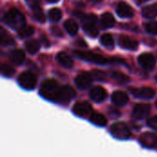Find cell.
<instances>
[{
	"label": "cell",
	"mask_w": 157,
	"mask_h": 157,
	"mask_svg": "<svg viewBox=\"0 0 157 157\" xmlns=\"http://www.w3.org/2000/svg\"><path fill=\"white\" fill-rule=\"evenodd\" d=\"M60 87L61 86L58 85V83L55 80L47 79L40 86V95L47 100L55 102L58 92L60 90Z\"/></svg>",
	"instance_id": "6da1fadb"
},
{
	"label": "cell",
	"mask_w": 157,
	"mask_h": 157,
	"mask_svg": "<svg viewBox=\"0 0 157 157\" xmlns=\"http://www.w3.org/2000/svg\"><path fill=\"white\" fill-rule=\"evenodd\" d=\"M4 20L10 28L17 30L23 26H25V22H26L24 15L16 8H10L6 13L4 17Z\"/></svg>",
	"instance_id": "7a4b0ae2"
},
{
	"label": "cell",
	"mask_w": 157,
	"mask_h": 157,
	"mask_svg": "<svg viewBox=\"0 0 157 157\" xmlns=\"http://www.w3.org/2000/svg\"><path fill=\"white\" fill-rule=\"evenodd\" d=\"M74 54L82 59V60H85V61H87V62H91V63H97V64H107V63H119V62H123L121 60H117V59H108L102 55H99V54H95V53H92L90 52H81V51H75L74 52Z\"/></svg>",
	"instance_id": "3957f363"
},
{
	"label": "cell",
	"mask_w": 157,
	"mask_h": 157,
	"mask_svg": "<svg viewBox=\"0 0 157 157\" xmlns=\"http://www.w3.org/2000/svg\"><path fill=\"white\" fill-rule=\"evenodd\" d=\"M97 16L95 14H88L82 17V25L84 31L92 38H96L98 34V29L96 26Z\"/></svg>",
	"instance_id": "277c9868"
},
{
	"label": "cell",
	"mask_w": 157,
	"mask_h": 157,
	"mask_svg": "<svg viewBox=\"0 0 157 157\" xmlns=\"http://www.w3.org/2000/svg\"><path fill=\"white\" fill-rule=\"evenodd\" d=\"M110 133L114 138L119 140H127L132 135L129 127L124 122L114 123L110 127Z\"/></svg>",
	"instance_id": "5b68a950"
},
{
	"label": "cell",
	"mask_w": 157,
	"mask_h": 157,
	"mask_svg": "<svg viewBox=\"0 0 157 157\" xmlns=\"http://www.w3.org/2000/svg\"><path fill=\"white\" fill-rule=\"evenodd\" d=\"M19 86L26 90H32L37 85V78L31 72H23L17 77Z\"/></svg>",
	"instance_id": "8992f818"
},
{
	"label": "cell",
	"mask_w": 157,
	"mask_h": 157,
	"mask_svg": "<svg viewBox=\"0 0 157 157\" xmlns=\"http://www.w3.org/2000/svg\"><path fill=\"white\" fill-rule=\"evenodd\" d=\"M75 97V91L70 86H63L60 87L55 102L60 104H68Z\"/></svg>",
	"instance_id": "52a82bcc"
},
{
	"label": "cell",
	"mask_w": 157,
	"mask_h": 157,
	"mask_svg": "<svg viewBox=\"0 0 157 157\" xmlns=\"http://www.w3.org/2000/svg\"><path fill=\"white\" fill-rule=\"evenodd\" d=\"M73 112L75 115L80 118H90V116L93 114V109L88 102L81 101L75 104L73 108Z\"/></svg>",
	"instance_id": "ba28073f"
},
{
	"label": "cell",
	"mask_w": 157,
	"mask_h": 157,
	"mask_svg": "<svg viewBox=\"0 0 157 157\" xmlns=\"http://www.w3.org/2000/svg\"><path fill=\"white\" fill-rule=\"evenodd\" d=\"M132 94L141 99H151L155 96V91L150 87H141V88H131Z\"/></svg>",
	"instance_id": "9c48e42d"
},
{
	"label": "cell",
	"mask_w": 157,
	"mask_h": 157,
	"mask_svg": "<svg viewBox=\"0 0 157 157\" xmlns=\"http://www.w3.org/2000/svg\"><path fill=\"white\" fill-rule=\"evenodd\" d=\"M139 142L145 148H154L157 145V135L154 132H144L141 135Z\"/></svg>",
	"instance_id": "30bf717a"
},
{
	"label": "cell",
	"mask_w": 157,
	"mask_h": 157,
	"mask_svg": "<svg viewBox=\"0 0 157 157\" xmlns=\"http://www.w3.org/2000/svg\"><path fill=\"white\" fill-rule=\"evenodd\" d=\"M93 81V75L89 73H82L75 77V85L80 89H86Z\"/></svg>",
	"instance_id": "8fae6325"
},
{
	"label": "cell",
	"mask_w": 157,
	"mask_h": 157,
	"mask_svg": "<svg viewBox=\"0 0 157 157\" xmlns=\"http://www.w3.org/2000/svg\"><path fill=\"white\" fill-rule=\"evenodd\" d=\"M138 62L146 70H152L155 66V58L151 53H142L138 58Z\"/></svg>",
	"instance_id": "7c38bea8"
},
{
	"label": "cell",
	"mask_w": 157,
	"mask_h": 157,
	"mask_svg": "<svg viewBox=\"0 0 157 157\" xmlns=\"http://www.w3.org/2000/svg\"><path fill=\"white\" fill-rule=\"evenodd\" d=\"M150 110H151L150 105L144 104V103L137 104V105H135V107L132 110V116L137 120H142V119L146 118L149 115Z\"/></svg>",
	"instance_id": "4fadbf2b"
},
{
	"label": "cell",
	"mask_w": 157,
	"mask_h": 157,
	"mask_svg": "<svg viewBox=\"0 0 157 157\" xmlns=\"http://www.w3.org/2000/svg\"><path fill=\"white\" fill-rule=\"evenodd\" d=\"M116 11H117V14L119 15V17H121L122 18H131L134 16V10L132 9V7L130 5H128L125 2L119 3Z\"/></svg>",
	"instance_id": "5bb4252c"
},
{
	"label": "cell",
	"mask_w": 157,
	"mask_h": 157,
	"mask_svg": "<svg viewBox=\"0 0 157 157\" xmlns=\"http://www.w3.org/2000/svg\"><path fill=\"white\" fill-rule=\"evenodd\" d=\"M89 96H90V98L97 102V103H100L102 101H104L108 96L107 94V91L104 87L102 86H95L93 87L91 90H90V93H89Z\"/></svg>",
	"instance_id": "9a60e30c"
},
{
	"label": "cell",
	"mask_w": 157,
	"mask_h": 157,
	"mask_svg": "<svg viewBox=\"0 0 157 157\" xmlns=\"http://www.w3.org/2000/svg\"><path fill=\"white\" fill-rule=\"evenodd\" d=\"M119 45L122 49H126V50H130V51H135L138 49L139 43H138V41H136L133 39L129 38L128 36L121 35L119 38Z\"/></svg>",
	"instance_id": "2e32d148"
},
{
	"label": "cell",
	"mask_w": 157,
	"mask_h": 157,
	"mask_svg": "<svg viewBox=\"0 0 157 157\" xmlns=\"http://www.w3.org/2000/svg\"><path fill=\"white\" fill-rule=\"evenodd\" d=\"M111 100L112 102L118 106V107H122V106H125L128 101H129V97L128 95L123 92V91H121V90H118V91H115L112 96H111Z\"/></svg>",
	"instance_id": "e0dca14e"
},
{
	"label": "cell",
	"mask_w": 157,
	"mask_h": 157,
	"mask_svg": "<svg viewBox=\"0 0 157 157\" xmlns=\"http://www.w3.org/2000/svg\"><path fill=\"white\" fill-rule=\"evenodd\" d=\"M8 58H9V60H10L13 63H15V64H17V65H19V64H21V63L24 62V60H25V53H24V52H23L22 50H20V49H15V50H12V51L9 52Z\"/></svg>",
	"instance_id": "ac0fdd59"
},
{
	"label": "cell",
	"mask_w": 157,
	"mask_h": 157,
	"mask_svg": "<svg viewBox=\"0 0 157 157\" xmlns=\"http://www.w3.org/2000/svg\"><path fill=\"white\" fill-rule=\"evenodd\" d=\"M100 25L103 29H109L115 25V18L111 13L106 12L100 17Z\"/></svg>",
	"instance_id": "d6986e66"
},
{
	"label": "cell",
	"mask_w": 157,
	"mask_h": 157,
	"mask_svg": "<svg viewBox=\"0 0 157 157\" xmlns=\"http://www.w3.org/2000/svg\"><path fill=\"white\" fill-rule=\"evenodd\" d=\"M56 60L64 68H71L74 64L72 58L69 55H67L65 52H59L56 55Z\"/></svg>",
	"instance_id": "ffe728a7"
},
{
	"label": "cell",
	"mask_w": 157,
	"mask_h": 157,
	"mask_svg": "<svg viewBox=\"0 0 157 157\" xmlns=\"http://www.w3.org/2000/svg\"><path fill=\"white\" fill-rule=\"evenodd\" d=\"M143 16L146 18H155L157 17V4L149 5L143 8Z\"/></svg>",
	"instance_id": "44dd1931"
},
{
	"label": "cell",
	"mask_w": 157,
	"mask_h": 157,
	"mask_svg": "<svg viewBox=\"0 0 157 157\" xmlns=\"http://www.w3.org/2000/svg\"><path fill=\"white\" fill-rule=\"evenodd\" d=\"M90 121L99 127H103L106 126L107 124V119L104 115L100 114V113H93L90 116Z\"/></svg>",
	"instance_id": "7402d4cb"
},
{
	"label": "cell",
	"mask_w": 157,
	"mask_h": 157,
	"mask_svg": "<svg viewBox=\"0 0 157 157\" xmlns=\"http://www.w3.org/2000/svg\"><path fill=\"white\" fill-rule=\"evenodd\" d=\"M64 28H65L66 31L72 36L75 35L78 31V25L73 19H67L64 22Z\"/></svg>",
	"instance_id": "603a6c76"
},
{
	"label": "cell",
	"mask_w": 157,
	"mask_h": 157,
	"mask_svg": "<svg viewBox=\"0 0 157 157\" xmlns=\"http://www.w3.org/2000/svg\"><path fill=\"white\" fill-rule=\"evenodd\" d=\"M25 48H26L27 52H29V53L35 54L40 50V43L35 40H29L26 41Z\"/></svg>",
	"instance_id": "cb8c5ba5"
},
{
	"label": "cell",
	"mask_w": 157,
	"mask_h": 157,
	"mask_svg": "<svg viewBox=\"0 0 157 157\" xmlns=\"http://www.w3.org/2000/svg\"><path fill=\"white\" fill-rule=\"evenodd\" d=\"M34 33V28L32 26L25 25L17 30V35L19 38H27Z\"/></svg>",
	"instance_id": "d4e9b609"
},
{
	"label": "cell",
	"mask_w": 157,
	"mask_h": 157,
	"mask_svg": "<svg viewBox=\"0 0 157 157\" xmlns=\"http://www.w3.org/2000/svg\"><path fill=\"white\" fill-rule=\"evenodd\" d=\"M0 42L2 45H13L15 43V40L11 38V36H9L5 30L4 29H0Z\"/></svg>",
	"instance_id": "484cf974"
},
{
	"label": "cell",
	"mask_w": 157,
	"mask_h": 157,
	"mask_svg": "<svg viewBox=\"0 0 157 157\" xmlns=\"http://www.w3.org/2000/svg\"><path fill=\"white\" fill-rule=\"evenodd\" d=\"M100 43L107 47V48H112L114 45V40L112 35L109 34V33H105L100 37Z\"/></svg>",
	"instance_id": "4316f807"
},
{
	"label": "cell",
	"mask_w": 157,
	"mask_h": 157,
	"mask_svg": "<svg viewBox=\"0 0 157 157\" xmlns=\"http://www.w3.org/2000/svg\"><path fill=\"white\" fill-rule=\"evenodd\" d=\"M111 76L116 82H118L121 85H124V84H126V83H128L130 81L129 76H127L126 75H124V74H122L121 72H113Z\"/></svg>",
	"instance_id": "83f0119b"
},
{
	"label": "cell",
	"mask_w": 157,
	"mask_h": 157,
	"mask_svg": "<svg viewBox=\"0 0 157 157\" xmlns=\"http://www.w3.org/2000/svg\"><path fill=\"white\" fill-rule=\"evenodd\" d=\"M32 14H33L34 18H35L36 20H38L39 22H40V23L45 22V20H46L45 15H44L43 11L41 10V8H40V6L32 8Z\"/></svg>",
	"instance_id": "f1b7e54d"
},
{
	"label": "cell",
	"mask_w": 157,
	"mask_h": 157,
	"mask_svg": "<svg viewBox=\"0 0 157 157\" xmlns=\"http://www.w3.org/2000/svg\"><path fill=\"white\" fill-rule=\"evenodd\" d=\"M49 17H50V19L52 21L57 22V21H59L62 18V11L59 8H57V7L52 8L49 11Z\"/></svg>",
	"instance_id": "f546056e"
},
{
	"label": "cell",
	"mask_w": 157,
	"mask_h": 157,
	"mask_svg": "<svg viewBox=\"0 0 157 157\" xmlns=\"http://www.w3.org/2000/svg\"><path fill=\"white\" fill-rule=\"evenodd\" d=\"M1 73L6 77H11L15 74V69L6 63H2L1 65Z\"/></svg>",
	"instance_id": "4dcf8cb0"
},
{
	"label": "cell",
	"mask_w": 157,
	"mask_h": 157,
	"mask_svg": "<svg viewBox=\"0 0 157 157\" xmlns=\"http://www.w3.org/2000/svg\"><path fill=\"white\" fill-rule=\"evenodd\" d=\"M145 30L152 34V35H157V22L156 21H150L144 24Z\"/></svg>",
	"instance_id": "1f68e13d"
},
{
	"label": "cell",
	"mask_w": 157,
	"mask_h": 157,
	"mask_svg": "<svg viewBox=\"0 0 157 157\" xmlns=\"http://www.w3.org/2000/svg\"><path fill=\"white\" fill-rule=\"evenodd\" d=\"M93 77L96 78L97 80H99V81H102L103 79H105V73L101 72V71H98V70H94L93 71V74H92Z\"/></svg>",
	"instance_id": "d6a6232c"
},
{
	"label": "cell",
	"mask_w": 157,
	"mask_h": 157,
	"mask_svg": "<svg viewBox=\"0 0 157 157\" xmlns=\"http://www.w3.org/2000/svg\"><path fill=\"white\" fill-rule=\"evenodd\" d=\"M147 124L150 128L157 131V116H155L147 121Z\"/></svg>",
	"instance_id": "836d02e7"
},
{
	"label": "cell",
	"mask_w": 157,
	"mask_h": 157,
	"mask_svg": "<svg viewBox=\"0 0 157 157\" xmlns=\"http://www.w3.org/2000/svg\"><path fill=\"white\" fill-rule=\"evenodd\" d=\"M51 31H52V33L55 36V37H63V32H62V30L60 29V28H58V27H52L51 28Z\"/></svg>",
	"instance_id": "e575fe53"
},
{
	"label": "cell",
	"mask_w": 157,
	"mask_h": 157,
	"mask_svg": "<svg viewBox=\"0 0 157 157\" xmlns=\"http://www.w3.org/2000/svg\"><path fill=\"white\" fill-rule=\"evenodd\" d=\"M25 1L31 8L38 7L40 6V0H25Z\"/></svg>",
	"instance_id": "d590c367"
},
{
	"label": "cell",
	"mask_w": 157,
	"mask_h": 157,
	"mask_svg": "<svg viewBox=\"0 0 157 157\" xmlns=\"http://www.w3.org/2000/svg\"><path fill=\"white\" fill-rule=\"evenodd\" d=\"M41 41H42V43H43V45L45 46V47H49L50 45H49V41L46 40V38H41Z\"/></svg>",
	"instance_id": "8d00e7d4"
},
{
	"label": "cell",
	"mask_w": 157,
	"mask_h": 157,
	"mask_svg": "<svg viewBox=\"0 0 157 157\" xmlns=\"http://www.w3.org/2000/svg\"><path fill=\"white\" fill-rule=\"evenodd\" d=\"M48 3H57L59 0H46Z\"/></svg>",
	"instance_id": "74e56055"
},
{
	"label": "cell",
	"mask_w": 157,
	"mask_h": 157,
	"mask_svg": "<svg viewBox=\"0 0 157 157\" xmlns=\"http://www.w3.org/2000/svg\"><path fill=\"white\" fill-rule=\"evenodd\" d=\"M91 1H93V2H95V3H100L102 0H91Z\"/></svg>",
	"instance_id": "f35d334b"
},
{
	"label": "cell",
	"mask_w": 157,
	"mask_h": 157,
	"mask_svg": "<svg viewBox=\"0 0 157 157\" xmlns=\"http://www.w3.org/2000/svg\"><path fill=\"white\" fill-rule=\"evenodd\" d=\"M155 79H156V81H157V75H156V76H155Z\"/></svg>",
	"instance_id": "ab89813d"
},
{
	"label": "cell",
	"mask_w": 157,
	"mask_h": 157,
	"mask_svg": "<svg viewBox=\"0 0 157 157\" xmlns=\"http://www.w3.org/2000/svg\"><path fill=\"white\" fill-rule=\"evenodd\" d=\"M156 107H157V101H156Z\"/></svg>",
	"instance_id": "60d3db41"
},
{
	"label": "cell",
	"mask_w": 157,
	"mask_h": 157,
	"mask_svg": "<svg viewBox=\"0 0 157 157\" xmlns=\"http://www.w3.org/2000/svg\"><path fill=\"white\" fill-rule=\"evenodd\" d=\"M144 1H147V0H144Z\"/></svg>",
	"instance_id": "b9f144b4"
}]
</instances>
